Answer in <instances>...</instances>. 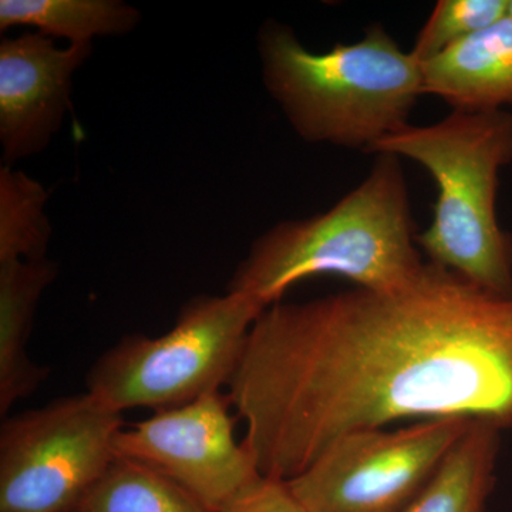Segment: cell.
<instances>
[{
    "mask_svg": "<svg viewBox=\"0 0 512 512\" xmlns=\"http://www.w3.org/2000/svg\"><path fill=\"white\" fill-rule=\"evenodd\" d=\"M424 94L454 110L512 111V18L423 64Z\"/></svg>",
    "mask_w": 512,
    "mask_h": 512,
    "instance_id": "30bf717a",
    "label": "cell"
},
{
    "mask_svg": "<svg viewBox=\"0 0 512 512\" xmlns=\"http://www.w3.org/2000/svg\"><path fill=\"white\" fill-rule=\"evenodd\" d=\"M92 45L57 46L28 32L0 42V146L3 165L42 153L70 109L74 74Z\"/></svg>",
    "mask_w": 512,
    "mask_h": 512,
    "instance_id": "9c48e42d",
    "label": "cell"
},
{
    "mask_svg": "<svg viewBox=\"0 0 512 512\" xmlns=\"http://www.w3.org/2000/svg\"><path fill=\"white\" fill-rule=\"evenodd\" d=\"M508 16L512 18V0H510V12H508Z\"/></svg>",
    "mask_w": 512,
    "mask_h": 512,
    "instance_id": "ac0fdd59",
    "label": "cell"
},
{
    "mask_svg": "<svg viewBox=\"0 0 512 512\" xmlns=\"http://www.w3.org/2000/svg\"><path fill=\"white\" fill-rule=\"evenodd\" d=\"M123 413L89 392L5 417L0 512H73L116 460Z\"/></svg>",
    "mask_w": 512,
    "mask_h": 512,
    "instance_id": "8992f818",
    "label": "cell"
},
{
    "mask_svg": "<svg viewBox=\"0 0 512 512\" xmlns=\"http://www.w3.org/2000/svg\"><path fill=\"white\" fill-rule=\"evenodd\" d=\"M508 12L510 0H440L410 52L423 66L471 36L501 22L507 18Z\"/></svg>",
    "mask_w": 512,
    "mask_h": 512,
    "instance_id": "2e32d148",
    "label": "cell"
},
{
    "mask_svg": "<svg viewBox=\"0 0 512 512\" xmlns=\"http://www.w3.org/2000/svg\"><path fill=\"white\" fill-rule=\"evenodd\" d=\"M227 394L262 476H299L333 441L409 419L512 430V296L427 262L396 291L276 302Z\"/></svg>",
    "mask_w": 512,
    "mask_h": 512,
    "instance_id": "6da1fadb",
    "label": "cell"
},
{
    "mask_svg": "<svg viewBox=\"0 0 512 512\" xmlns=\"http://www.w3.org/2000/svg\"><path fill=\"white\" fill-rule=\"evenodd\" d=\"M57 275L50 259L0 262V416L39 389L47 367L28 355V342L40 298Z\"/></svg>",
    "mask_w": 512,
    "mask_h": 512,
    "instance_id": "8fae6325",
    "label": "cell"
},
{
    "mask_svg": "<svg viewBox=\"0 0 512 512\" xmlns=\"http://www.w3.org/2000/svg\"><path fill=\"white\" fill-rule=\"evenodd\" d=\"M218 512H306L284 480L262 476Z\"/></svg>",
    "mask_w": 512,
    "mask_h": 512,
    "instance_id": "e0dca14e",
    "label": "cell"
},
{
    "mask_svg": "<svg viewBox=\"0 0 512 512\" xmlns=\"http://www.w3.org/2000/svg\"><path fill=\"white\" fill-rule=\"evenodd\" d=\"M73 512H212L153 468L117 457Z\"/></svg>",
    "mask_w": 512,
    "mask_h": 512,
    "instance_id": "5bb4252c",
    "label": "cell"
},
{
    "mask_svg": "<svg viewBox=\"0 0 512 512\" xmlns=\"http://www.w3.org/2000/svg\"><path fill=\"white\" fill-rule=\"evenodd\" d=\"M471 423L444 417L353 431L286 484L306 512H406Z\"/></svg>",
    "mask_w": 512,
    "mask_h": 512,
    "instance_id": "52a82bcc",
    "label": "cell"
},
{
    "mask_svg": "<svg viewBox=\"0 0 512 512\" xmlns=\"http://www.w3.org/2000/svg\"><path fill=\"white\" fill-rule=\"evenodd\" d=\"M231 406L227 393L214 392L157 410L120 431L116 456L153 468L218 512L262 477L248 448L235 439Z\"/></svg>",
    "mask_w": 512,
    "mask_h": 512,
    "instance_id": "ba28073f",
    "label": "cell"
},
{
    "mask_svg": "<svg viewBox=\"0 0 512 512\" xmlns=\"http://www.w3.org/2000/svg\"><path fill=\"white\" fill-rule=\"evenodd\" d=\"M498 427L473 420L406 512H485L500 451Z\"/></svg>",
    "mask_w": 512,
    "mask_h": 512,
    "instance_id": "7c38bea8",
    "label": "cell"
},
{
    "mask_svg": "<svg viewBox=\"0 0 512 512\" xmlns=\"http://www.w3.org/2000/svg\"><path fill=\"white\" fill-rule=\"evenodd\" d=\"M370 154L406 157L437 187L433 220L416 235L430 264L500 296H512V235L497 218L500 173L512 163V111L453 110L407 126Z\"/></svg>",
    "mask_w": 512,
    "mask_h": 512,
    "instance_id": "277c9868",
    "label": "cell"
},
{
    "mask_svg": "<svg viewBox=\"0 0 512 512\" xmlns=\"http://www.w3.org/2000/svg\"><path fill=\"white\" fill-rule=\"evenodd\" d=\"M416 235L400 158L376 154L365 180L328 211L278 222L256 239L228 291L265 308L318 275H338L370 291H396L412 284L427 264Z\"/></svg>",
    "mask_w": 512,
    "mask_h": 512,
    "instance_id": "7a4b0ae2",
    "label": "cell"
},
{
    "mask_svg": "<svg viewBox=\"0 0 512 512\" xmlns=\"http://www.w3.org/2000/svg\"><path fill=\"white\" fill-rule=\"evenodd\" d=\"M140 12L121 0H0V32L28 28L69 45L130 33Z\"/></svg>",
    "mask_w": 512,
    "mask_h": 512,
    "instance_id": "4fadbf2b",
    "label": "cell"
},
{
    "mask_svg": "<svg viewBox=\"0 0 512 512\" xmlns=\"http://www.w3.org/2000/svg\"><path fill=\"white\" fill-rule=\"evenodd\" d=\"M258 50L266 90L308 143L372 153L409 126L424 94L423 66L380 25L349 45L312 52L291 28L268 22Z\"/></svg>",
    "mask_w": 512,
    "mask_h": 512,
    "instance_id": "3957f363",
    "label": "cell"
},
{
    "mask_svg": "<svg viewBox=\"0 0 512 512\" xmlns=\"http://www.w3.org/2000/svg\"><path fill=\"white\" fill-rule=\"evenodd\" d=\"M47 191L12 165L0 168V262L46 258L52 224L46 214Z\"/></svg>",
    "mask_w": 512,
    "mask_h": 512,
    "instance_id": "9a60e30c",
    "label": "cell"
},
{
    "mask_svg": "<svg viewBox=\"0 0 512 512\" xmlns=\"http://www.w3.org/2000/svg\"><path fill=\"white\" fill-rule=\"evenodd\" d=\"M265 306L244 293L195 296L160 336L130 335L106 350L87 390L116 412L163 410L221 392Z\"/></svg>",
    "mask_w": 512,
    "mask_h": 512,
    "instance_id": "5b68a950",
    "label": "cell"
}]
</instances>
